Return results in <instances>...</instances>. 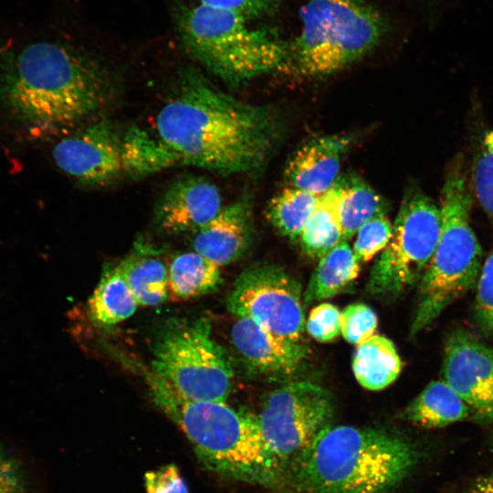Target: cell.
Returning a JSON list of instances; mask_svg holds the SVG:
<instances>
[{
  "label": "cell",
  "instance_id": "cell-1",
  "mask_svg": "<svg viewBox=\"0 0 493 493\" xmlns=\"http://www.w3.org/2000/svg\"><path fill=\"white\" fill-rule=\"evenodd\" d=\"M277 131L266 109L232 98L188 68L179 73L153 130H134L131 157L143 176L182 164L247 172L265 162Z\"/></svg>",
  "mask_w": 493,
  "mask_h": 493
},
{
  "label": "cell",
  "instance_id": "cell-2",
  "mask_svg": "<svg viewBox=\"0 0 493 493\" xmlns=\"http://www.w3.org/2000/svg\"><path fill=\"white\" fill-rule=\"evenodd\" d=\"M112 91L111 77L100 63L61 43L34 42L0 60V102L32 128L75 125L99 113Z\"/></svg>",
  "mask_w": 493,
  "mask_h": 493
},
{
  "label": "cell",
  "instance_id": "cell-3",
  "mask_svg": "<svg viewBox=\"0 0 493 493\" xmlns=\"http://www.w3.org/2000/svg\"><path fill=\"white\" fill-rule=\"evenodd\" d=\"M416 457L409 442L384 430L328 425L283 477L289 493H389Z\"/></svg>",
  "mask_w": 493,
  "mask_h": 493
},
{
  "label": "cell",
  "instance_id": "cell-4",
  "mask_svg": "<svg viewBox=\"0 0 493 493\" xmlns=\"http://www.w3.org/2000/svg\"><path fill=\"white\" fill-rule=\"evenodd\" d=\"M146 380L153 403L183 431L205 467L264 486L283 477L263 439L257 415L226 403L186 400L151 371Z\"/></svg>",
  "mask_w": 493,
  "mask_h": 493
},
{
  "label": "cell",
  "instance_id": "cell-5",
  "mask_svg": "<svg viewBox=\"0 0 493 493\" xmlns=\"http://www.w3.org/2000/svg\"><path fill=\"white\" fill-rule=\"evenodd\" d=\"M472 187L462 156L450 162L441 190L442 226L433 257L419 281L411 333L428 327L477 282L482 250L470 225Z\"/></svg>",
  "mask_w": 493,
  "mask_h": 493
},
{
  "label": "cell",
  "instance_id": "cell-6",
  "mask_svg": "<svg viewBox=\"0 0 493 493\" xmlns=\"http://www.w3.org/2000/svg\"><path fill=\"white\" fill-rule=\"evenodd\" d=\"M241 15L205 5L180 6L175 23L189 55L231 86L287 70L290 44L267 29L252 28Z\"/></svg>",
  "mask_w": 493,
  "mask_h": 493
},
{
  "label": "cell",
  "instance_id": "cell-7",
  "mask_svg": "<svg viewBox=\"0 0 493 493\" xmlns=\"http://www.w3.org/2000/svg\"><path fill=\"white\" fill-rule=\"evenodd\" d=\"M301 30L290 44L287 70L304 77L337 72L372 50L381 40V15L362 0H309L299 9Z\"/></svg>",
  "mask_w": 493,
  "mask_h": 493
},
{
  "label": "cell",
  "instance_id": "cell-8",
  "mask_svg": "<svg viewBox=\"0 0 493 493\" xmlns=\"http://www.w3.org/2000/svg\"><path fill=\"white\" fill-rule=\"evenodd\" d=\"M151 366L153 374L189 401L226 403L231 393V363L205 318L169 324L153 344Z\"/></svg>",
  "mask_w": 493,
  "mask_h": 493
},
{
  "label": "cell",
  "instance_id": "cell-9",
  "mask_svg": "<svg viewBox=\"0 0 493 493\" xmlns=\"http://www.w3.org/2000/svg\"><path fill=\"white\" fill-rule=\"evenodd\" d=\"M441 226V210L433 199L415 187L407 191L391 239L371 269L368 291L392 298L419 282L436 247Z\"/></svg>",
  "mask_w": 493,
  "mask_h": 493
},
{
  "label": "cell",
  "instance_id": "cell-10",
  "mask_svg": "<svg viewBox=\"0 0 493 493\" xmlns=\"http://www.w3.org/2000/svg\"><path fill=\"white\" fill-rule=\"evenodd\" d=\"M333 414L331 394L306 381L274 390L257 417L263 439L283 477L328 425Z\"/></svg>",
  "mask_w": 493,
  "mask_h": 493
},
{
  "label": "cell",
  "instance_id": "cell-11",
  "mask_svg": "<svg viewBox=\"0 0 493 493\" xmlns=\"http://www.w3.org/2000/svg\"><path fill=\"white\" fill-rule=\"evenodd\" d=\"M227 308L278 336L300 341L305 325L301 287L280 267L259 264L246 268L235 281Z\"/></svg>",
  "mask_w": 493,
  "mask_h": 493
},
{
  "label": "cell",
  "instance_id": "cell-12",
  "mask_svg": "<svg viewBox=\"0 0 493 493\" xmlns=\"http://www.w3.org/2000/svg\"><path fill=\"white\" fill-rule=\"evenodd\" d=\"M122 137L108 120L96 121L53 148L58 167L79 184L104 185L123 172Z\"/></svg>",
  "mask_w": 493,
  "mask_h": 493
},
{
  "label": "cell",
  "instance_id": "cell-13",
  "mask_svg": "<svg viewBox=\"0 0 493 493\" xmlns=\"http://www.w3.org/2000/svg\"><path fill=\"white\" fill-rule=\"evenodd\" d=\"M443 375L479 420H493V348L464 330L446 341Z\"/></svg>",
  "mask_w": 493,
  "mask_h": 493
},
{
  "label": "cell",
  "instance_id": "cell-14",
  "mask_svg": "<svg viewBox=\"0 0 493 493\" xmlns=\"http://www.w3.org/2000/svg\"><path fill=\"white\" fill-rule=\"evenodd\" d=\"M218 188L207 178L185 175L173 181L156 203L153 225L163 234L194 233L222 209Z\"/></svg>",
  "mask_w": 493,
  "mask_h": 493
},
{
  "label": "cell",
  "instance_id": "cell-15",
  "mask_svg": "<svg viewBox=\"0 0 493 493\" xmlns=\"http://www.w3.org/2000/svg\"><path fill=\"white\" fill-rule=\"evenodd\" d=\"M231 339L244 360L267 374L292 375L300 369L307 356V349L299 341L278 336L248 318L236 320Z\"/></svg>",
  "mask_w": 493,
  "mask_h": 493
},
{
  "label": "cell",
  "instance_id": "cell-16",
  "mask_svg": "<svg viewBox=\"0 0 493 493\" xmlns=\"http://www.w3.org/2000/svg\"><path fill=\"white\" fill-rule=\"evenodd\" d=\"M251 237V206L242 198L222 208L210 222L192 233L191 243L195 252L220 267L239 258Z\"/></svg>",
  "mask_w": 493,
  "mask_h": 493
},
{
  "label": "cell",
  "instance_id": "cell-17",
  "mask_svg": "<svg viewBox=\"0 0 493 493\" xmlns=\"http://www.w3.org/2000/svg\"><path fill=\"white\" fill-rule=\"evenodd\" d=\"M349 143L347 137L332 135L301 146L285 168L289 185L318 196L324 194L338 180L341 157Z\"/></svg>",
  "mask_w": 493,
  "mask_h": 493
},
{
  "label": "cell",
  "instance_id": "cell-18",
  "mask_svg": "<svg viewBox=\"0 0 493 493\" xmlns=\"http://www.w3.org/2000/svg\"><path fill=\"white\" fill-rule=\"evenodd\" d=\"M347 241L371 218L384 211L383 201L365 182L355 177L338 179L326 192Z\"/></svg>",
  "mask_w": 493,
  "mask_h": 493
},
{
  "label": "cell",
  "instance_id": "cell-19",
  "mask_svg": "<svg viewBox=\"0 0 493 493\" xmlns=\"http://www.w3.org/2000/svg\"><path fill=\"white\" fill-rule=\"evenodd\" d=\"M402 370V361L393 342L373 334L357 345L352 358V371L365 389L379 391L393 383Z\"/></svg>",
  "mask_w": 493,
  "mask_h": 493
},
{
  "label": "cell",
  "instance_id": "cell-20",
  "mask_svg": "<svg viewBox=\"0 0 493 493\" xmlns=\"http://www.w3.org/2000/svg\"><path fill=\"white\" fill-rule=\"evenodd\" d=\"M469 407L445 380L431 382L406 407L404 414L413 424L437 428L464 420Z\"/></svg>",
  "mask_w": 493,
  "mask_h": 493
},
{
  "label": "cell",
  "instance_id": "cell-21",
  "mask_svg": "<svg viewBox=\"0 0 493 493\" xmlns=\"http://www.w3.org/2000/svg\"><path fill=\"white\" fill-rule=\"evenodd\" d=\"M119 267L139 305L155 306L168 298V267L151 249L142 247Z\"/></svg>",
  "mask_w": 493,
  "mask_h": 493
},
{
  "label": "cell",
  "instance_id": "cell-22",
  "mask_svg": "<svg viewBox=\"0 0 493 493\" xmlns=\"http://www.w3.org/2000/svg\"><path fill=\"white\" fill-rule=\"evenodd\" d=\"M221 282L219 266L195 251L175 256L168 267L169 293L177 299L211 293Z\"/></svg>",
  "mask_w": 493,
  "mask_h": 493
},
{
  "label": "cell",
  "instance_id": "cell-23",
  "mask_svg": "<svg viewBox=\"0 0 493 493\" xmlns=\"http://www.w3.org/2000/svg\"><path fill=\"white\" fill-rule=\"evenodd\" d=\"M359 271L360 261L347 241H341L320 258L304 293V301L335 296L357 278Z\"/></svg>",
  "mask_w": 493,
  "mask_h": 493
},
{
  "label": "cell",
  "instance_id": "cell-24",
  "mask_svg": "<svg viewBox=\"0 0 493 493\" xmlns=\"http://www.w3.org/2000/svg\"><path fill=\"white\" fill-rule=\"evenodd\" d=\"M138 305L119 266L105 268L88 301L91 319L102 326L127 320Z\"/></svg>",
  "mask_w": 493,
  "mask_h": 493
},
{
  "label": "cell",
  "instance_id": "cell-25",
  "mask_svg": "<svg viewBox=\"0 0 493 493\" xmlns=\"http://www.w3.org/2000/svg\"><path fill=\"white\" fill-rule=\"evenodd\" d=\"M320 197L298 188L287 187L271 199L267 207V217L281 235L299 239L316 210Z\"/></svg>",
  "mask_w": 493,
  "mask_h": 493
},
{
  "label": "cell",
  "instance_id": "cell-26",
  "mask_svg": "<svg viewBox=\"0 0 493 493\" xmlns=\"http://www.w3.org/2000/svg\"><path fill=\"white\" fill-rule=\"evenodd\" d=\"M299 239L303 251L314 258H321L344 241L332 203L327 193L320 197L319 205Z\"/></svg>",
  "mask_w": 493,
  "mask_h": 493
},
{
  "label": "cell",
  "instance_id": "cell-27",
  "mask_svg": "<svg viewBox=\"0 0 493 493\" xmlns=\"http://www.w3.org/2000/svg\"><path fill=\"white\" fill-rule=\"evenodd\" d=\"M472 191L493 225V129L483 136L475 157Z\"/></svg>",
  "mask_w": 493,
  "mask_h": 493
},
{
  "label": "cell",
  "instance_id": "cell-28",
  "mask_svg": "<svg viewBox=\"0 0 493 493\" xmlns=\"http://www.w3.org/2000/svg\"><path fill=\"white\" fill-rule=\"evenodd\" d=\"M356 234L352 250L360 263H363L371 260L387 246L393 234V225L383 213L364 223Z\"/></svg>",
  "mask_w": 493,
  "mask_h": 493
},
{
  "label": "cell",
  "instance_id": "cell-29",
  "mask_svg": "<svg viewBox=\"0 0 493 493\" xmlns=\"http://www.w3.org/2000/svg\"><path fill=\"white\" fill-rule=\"evenodd\" d=\"M377 323V316L370 307L351 304L341 314V333L348 342L359 345L373 335Z\"/></svg>",
  "mask_w": 493,
  "mask_h": 493
},
{
  "label": "cell",
  "instance_id": "cell-30",
  "mask_svg": "<svg viewBox=\"0 0 493 493\" xmlns=\"http://www.w3.org/2000/svg\"><path fill=\"white\" fill-rule=\"evenodd\" d=\"M476 312L481 326L493 337V251L483 263L477 282Z\"/></svg>",
  "mask_w": 493,
  "mask_h": 493
},
{
  "label": "cell",
  "instance_id": "cell-31",
  "mask_svg": "<svg viewBox=\"0 0 493 493\" xmlns=\"http://www.w3.org/2000/svg\"><path fill=\"white\" fill-rule=\"evenodd\" d=\"M341 314L330 303H321L313 308L307 320V330L318 341L327 342L341 333Z\"/></svg>",
  "mask_w": 493,
  "mask_h": 493
},
{
  "label": "cell",
  "instance_id": "cell-32",
  "mask_svg": "<svg viewBox=\"0 0 493 493\" xmlns=\"http://www.w3.org/2000/svg\"><path fill=\"white\" fill-rule=\"evenodd\" d=\"M0 493H33L20 460L0 443Z\"/></svg>",
  "mask_w": 493,
  "mask_h": 493
},
{
  "label": "cell",
  "instance_id": "cell-33",
  "mask_svg": "<svg viewBox=\"0 0 493 493\" xmlns=\"http://www.w3.org/2000/svg\"><path fill=\"white\" fill-rule=\"evenodd\" d=\"M144 484L146 493H189L178 467L173 464L147 472Z\"/></svg>",
  "mask_w": 493,
  "mask_h": 493
},
{
  "label": "cell",
  "instance_id": "cell-34",
  "mask_svg": "<svg viewBox=\"0 0 493 493\" xmlns=\"http://www.w3.org/2000/svg\"><path fill=\"white\" fill-rule=\"evenodd\" d=\"M198 4L233 11L246 19L259 18L274 13L280 0H197Z\"/></svg>",
  "mask_w": 493,
  "mask_h": 493
},
{
  "label": "cell",
  "instance_id": "cell-35",
  "mask_svg": "<svg viewBox=\"0 0 493 493\" xmlns=\"http://www.w3.org/2000/svg\"><path fill=\"white\" fill-rule=\"evenodd\" d=\"M469 493H493V474L477 478L472 484Z\"/></svg>",
  "mask_w": 493,
  "mask_h": 493
}]
</instances>
